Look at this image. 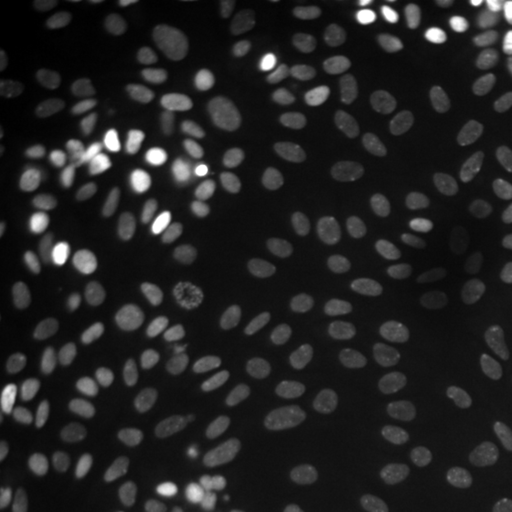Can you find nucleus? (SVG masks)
<instances>
[{
  "mask_svg": "<svg viewBox=\"0 0 512 512\" xmlns=\"http://www.w3.org/2000/svg\"><path fill=\"white\" fill-rule=\"evenodd\" d=\"M382 95L403 128L432 152H451L470 133L472 107L465 88L420 62H394L382 76Z\"/></svg>",
  "mask_w": 512,
  "mask_h": 512,
  "instance_id": "obj_1",
  "label": "nucleus"
},
{
  "mask_svg": "<svg viewBox=\"0 0 512 512\" xmlns=\"http://www.w3.org/2000/svg\"><path fill=\"white\" fill-rule=\"evenodd\" d=\"M403 264L422 278H467L482 268V254L470 240L448 233H422L401 249Z\"/></svg>",
  "mask_w": 512,
  "mask_h": 512,
  "instance_id": "obj_2",
  "label": "nucleus"
},
{
  "mask_svg": "<svg viewBox=\"0 0 512 512\" xmlns=\"http://www.w3.org/2000/svg\"><path fill=\"white\" fill-rule=\"evenodd\" d=\"M166 373L176 413L190 420L214 408V373L200 351L174 349L166 356Z\"/></svg>",
  "mask_w": 512,
  "mask_h": 512,
  "instance_id": "obj_3",
  "label": "nucleus"
},
{
  "mask_svg": "<svg viewBox=\"0 0 512 512\" xmlns=\"http://www.w3.org/2000/svg\"><path fill=\"white\" fill-rule=\"evenodd\" d=\"M162 268V254L152 247H121L105 254L91 268V287L100 294H117L150 280Z\"/></svg>",
  "mask_w": 512,
  "mask_h": 512,
  "instance_id": "obj_4",
  "label": "nucleus"
},
{
  "mask_svg": "<svg viewBox=\"0 0 512 512\" xmlns=\"http://www.w3.org/2000/svg\"><path fill=\"white\" fill-rule=\"evenodd\" d=\"M316 226L330 247L356 259H370L387 242V235L377 223L354 211H320Z\"/></svg>",
  "mask_w": 512,
  "mask_h": 512,
  "instance_id": "obj_5",
  "label": "nucleus"
},
{
  "mask_svg": "<svg viewBox=\"0 0 512 512\" xmlns=\"http://www.w3.org/2000/svg\"><path fill=\"white\" fill-rule=\"evenodd\" d=\"M102 456V432L91 422H72L57 434L50 448V470L57 477L91 475Z\"/></svg>",
  "mask_w": 512,
  "mask_h": 512,
  "instance_id": "obj_6",
  "label": "nucleus"
},
{
  "mask_svg": "<svg viewBox=\"0 0 512 512\" xmlns=\"http://www.w3.org/2000/svg\"><path fill=\"white\" fill-rule=\"evenodd\" d=\"M328 460L342 482H361L377 465V444L373 434L361 425L342 422L328 434Z\"/></svg>",
  "mask_w": 512,
  "mask_h": 512,
  "instance_id": "obj_7",
  "label": "nucleus"
},
{
  "mask_svg": "<svg viewBox=\"0 0 512 512\" xmlns=\"http://www.w3.org/2000/svg\"><path fill=\"white\" fill-rule=\"evenodd\" d=\"M91 195L98 207L121 223L143 221L152 209V192L145 181L131 176L98 174L91 183Z\"/></svg>",
  "mask_w": 512,
  "mask_h": 512,
  "instance_id": "obj_8",
  "label": "nucleus"
},
{
  "mask_svg": "<svg viewBox=\"0 0 512 512\" xmlns=\"http://www.w3.org/2000/svg\"><path fill=\"white\" fill-rule=\"evenodd\" d=\"M261 62H264L266 74L285 88H304L318 72L313 50L306 46L302 38L292 34L273 36L266 43Z\"/></svg>",
  "mask_w": 512,
  "mask_h": 512,
  "instance_id": "obj_9",
  "label": "nucleus"
},
{
  "mask_svg": "<svg viewBox=\"0 0 512 512\" xmlns=\"http://www.w3.org/2000/svg\"><path fill=\"white\" fill-rule=\"evenodd\" d=\"M60 226V214L48 204L5 200L0 204V235L15 245H36L48 240Z\"/></svg>",
  "mask_w": 512,
  "mask_h": 512,
  "instance_id": "obj_10",
  "label": "nucleus"
},
{
  "mask_svg": "<svg viewBox=\"0 0 512 512\" xmlns=\"http://www.w3.org/2000/svg\"><path fill=\"white\" fill-rule=\"evenodd\" d=\"M178 228L188 240L221 242L238 235V223L223 197H195L178 214Z\"/></svg>",
  "mask_w": 512,
  "mask_h": 512,
  "instance_id": "obj_11",
  "label": "nucleus"
},
{
  "mask_svg": "<svg viewBox=\"0 0 512 512\" xmlns=\"http://www.w3.org/2000/svg\"><path fill=\"white\" fill-rule=\"evenodd\" d=\"M278 401L264 384H247L223 406V430L228 437H247L278 418Z\"/></svg>",
  "mask_w": 512,
  "mask_h": 512,
  "instance_id": "obj_12",
  "label": "nucleus"
},
{
  "mask_svg": "<svg viewBox=\"0 0 512 512\" xmlns=\"http://www.w3.org/2000/svg\"><path fill=\"white\" fill-rule=\"evenodd\" d=\"M361 344V332L351 325H325L320 330V347L316 356L318 382L328 384V387L344 382Z\"/></svg>",
  "mask_w": 512,
  "mask_h": 512,
  "instance_id": "obj_13",
  "label": "nucleus"
},
{
  "mask_svg": "<svg viewBox=\"0 0 512 512\" xmlns=\"http://www.w3.org/2000/svg\"><path fill=\"white\" fill-rule=\"evenodd\" d=\"M430 425L434 439H437L439 448L446 456H465L472 444H475V415L470 413V408H465L463 403L453 399V396H444V399L437 401Z\"/></svg>",
  "mask_w": 512,
  "mask_h": 512,
  "instance_id": "obj_14",
  "label": "nucleus"
},
{
  "mask_svg": "<svg viewBox=\"0 0 512 512\" xmlns=\"http://www.w3.org/2000/svg\"><path fill=\"white\" fill-rule=\"evenodd\" d=\"M354 188L368 204L380 209H406L418 200V178L406 171H363Z\"/></svg>",
  "mask_w": 512,
  "mask_h": 512,
  "instance_id": "obj_15",
  "label": "nucleus"
},
{
  "mask_svg": "<svg viewBox=\"0 0 512 512\" xmlns=\"http://www.w3.org/2000/svg\"><path fill=\"white\" fill-rule=\"evenodd\" d=\"M178 50V36L169 29H150L126 41L117 53L121 72H150L164 67Z\"/></svg>",
  "mask_w": 512,
  "mask_h": 512,
  "instance_id": "obj_16",
  "label": "nucleus"
},
{
  "mask_svg": "<svg viewBox=\"0 0 512 512\" xmlns=\"http://www.w3.org/2000/svg\"><path fill=\"white\" fill-rule=\"evenodd\" d=\"M366 401L380 413H403L418 401V384L399 368H382L368 377Z\"/></svg>",
  "mask_w": 512,
  "mask_h": 512,
  "instance_id": "obj_17",
  "label": "nucleus"
},
{
  "mask_svg": "<svg viewBox=\"0 0 512 512\" xmlns=\"http://www.w3.org/2000/svg\"><path fill=\"white\" fill-rule=\"evenodd\" d=\"M401 313L403 325L415 339L432 335L434 323H437V287L430 278L415 275L403 283Z\"/></svg>",
  "mask_w": 512,
  "mask_h": 512,
  "instance_id": "obj_18",
  "label": "nucleus"
},
{
  "mask_svg": "<svg viewBox=\"0 0 512 512\" xmlns=\"http://www.w3.org/2000/svg\"><path fill=\"white\" fill-rule=\"evenodd\" d=\"M261 363L273 377L297 380L302 375V358L297 351L294 330L287 323H275L261 339Z\"/></svg>",
  "mask_w": 512,
  "mask_h": 512,
  "instance_id": "obj_19",
  "label": "nucleus"
},
{
  "mask_svg": "<svg viewBox=\"0 0 512 512\" xmlns=\"http://www.w3.org/2000/svg\"><path fill=\"white\" fill-rule=\"evenodd\" d=\"M453 323L463 335L482 339L494 347H505L512 342L510 325L482 302H460L453 311Z\"/></svg>",
  "mask_w": 512,
  "mask_h": 512,
  "instance_id": "obj_20",
  "label": "nucleus"
},
{
  "mask_svg": "<svg viewBox=\"0 0 512 512\" xmlns=\"http://www.w3.org/2000/svg\"><path fill=\"white\" fill-rule=\"evenodd\" d=\"M344 150L358 162H377L394 152V140L384 131L380 121L361 117L354 119L344 131Z\"/></svg>",
  "mask_w": 512,
  "mask_h": 512,
  "instance_id": "obj_21",
  "label": "nucleus"
},
{
  "mask_svg": "<svg viewBox=\"0 0 512 512\" xmlns=\"http://www.w3.org/2000/svg\"><path fill=\"white\" fill-rule=\"evenodd\" d=\"M242 479V463L238 458L226 456L209 463L204 470L192 479L190 494L197 503H209L216 498L230 494Z\"/></svg>",
  "mask_w": 512,
  "mask_h": 512,
  "instance_id": "obj_22",
  "label": "nucleus"
},
{
  "mask_svg": "<svg viewBox=\"0 0 512 512\" xmlns=\"http://www.w3.org/2000/svg\"><path fill=\"white\" fill-rule=\"evenodd\" d=\"M242 264V252L235 247H216L209 252L197 254L195 259H190L181 271H178V283L188 287H200L207 285L211 280L221 278L233 271L235 266Z\"/></svg>",
  "mask_w": 512,
  "mask_h": 512,
  "instance_id": "obj_23",
  "label": "nucleus"
},
{
  "mask_svg": "<svg viewBox=\"0 0 512 512\" xmlns=\"http://www.w3.org/2000/svg\"><path fill=\"white\" fill-rule=\"evenodd\" d=\"M460 368L467 380H470L479 392L489 394V396H501L508 392L510 387V377L508 370H505L501 363L496 361L494 356H489L482 349H463L458 356Z\"/></svg>",
  "mask_w": 512,
  "mask_h": 512,
  "instance_id": "obj_24",
  "label": "nucleus"
},
{
  "mask_svg": "<svg viewBox=\"0 0 512 512\" xmlns=\"http://www.w3.org/2000/svg\"><path fill=\"white\" fill-rule=\"evenodd\" d=\"M242 294H245V287L240 283H228L223 285L219 292L209 294L202 304V320L204 328H207L209 337L219 339L226 337L230 328H233L235 318H238Z\"/></svg>",
  "mask_w": 512,
  "mask_h": 512,
  "instance_id": "obj_25",
  "label": "nucleus"
},
{
  "mask_svg": "<svg viewBox=\"0 0 512 512\" xmlns=\"http://www.w3.org/2000/svg\"><path fill=\"white\" fill-rule=\"evenodd\" d=\"M185 441H188V418L181 413L166 415L152 434V456L162 470H174L181 463Z\"/></svg>",
  "mask_w": 512,
  "mask_h": 512,
  "instance_id": "obj_26",
  "label": "nucleus"
},
{
  "mask_svg": "<svg viewBox=\"0 0 512 512\" xmlns=\"http://www.w3.org/2000/svg\"><path fill=\"white\" fill-rule=\"evenodd\" d=\"M124 399L140 418H155L164 411L166 387L152 375H133L124 387Z\"/></svg>",
  "mask_w": 512,
  "mask_h": 512,
  "instance_id": "obj_27",
  "label": "nucleus"
},
{
  "mask_svg": "<svg viewBox=\"0 0 512 512\" xmlns=\"http://www.w3.org/2000/svg\"><path fill=\"white\" fill-rule=\"evenodd\" d=\"M145 12L140 0H91L83 5V17L98 29H119Z\"/></svg>",
  "mask_w": 512,
  "mask_h": 512,
  "instance_id": "obj_28",
  "label": "nucleus"
},
{
  "mask_svg": "<svg viewBox=\"0 0 512 512\" xmlns=\"http://www.w3.org/2000/svg\"><path fill=\"white\" fill-rule=\"evenodd\" d=\"M83 512H143V501L133 489L117 484L95 486L81 501Z\"/></svg>",
  "mask_w": 512,
  "mask_h": 512,
  "instance_id": "obj_29",
  "label": "nucleus"
},
{
  "mask_svg": "<svg viewBox=\"0 0 512 512\" xmlns=\"http://www.w3.org/2000/svg\"><path fill=\"white\" fill-rule=\"evenodd\" d=\"M254 373H256V358L252 356L230 358L226 366L214 375V408L226 406L235 394L242 392L247 384H252Z\"/></svg>",
  "mask_w": 512,
  "mask_h": 512,
  "instance_id": "obj_30",
  "label": "nucleus"
},
{
  "mask_svg": "<svg viewBox=\"0 0 512 512\" xmlns=\"http://www.w3.org/2000/svg\"><path fill=\"white\" fill-rule=\"evenodd\" d=\"M114 370L107 363H86L64 377V389L76 396H102L112 389Z\"/></svg>",
  "mask_w": 512,
  "mask_h": 512,
  "instance_id": "obj_31",
  "label": "nucleus"
},
{
  "mask_svg": "<svg viewBox=\"0 0 512 512\" xmlns=\"http://www.w3.org/2000/svg\"><path fill=\"white\" fill-rule=\"evenodd\" d=\"M299 472L297 470H283L280 477L275 479L268 498L261 512H297L299 501Z\"/></svg>",
  "mask_w": 512,
  "mask_h": 512,
  "instance_id": "obj_32",
  "label": "nucleus"
},
{
  "mask_svg": "<svg viewBox=\"0 0 512 512\" xmlns=\"http://www.w3.org/2000/svg\"><path fill=\"white\" fill-rule=\"evenodd\" d=\"M486 209L494 223L512 228V174L498 176L486 195Z\"/></svg>",
  "mask_w": 512,
  "mask_h": 512,
  "instance_id": "obj_33",
  "label": "nucleus"
},
{
  "mask_svg": "<svg viewBox=\"0 0 512 512\" xmlns=\"http://www.w3.org/2000/svg\"><path fill=\"white\" fill-rule=\"evenodd\" d=\"M486 486H489L491 496L498 498L501 503L512 501V453L510 456H505L501 463L491 470Z\"/></svg>",
  "mask_w": 512,
  "mask_h": 512,
  "instance_id": "obj_34",
  "label": "nucleus"
},
{
  "mask_svg": "<svg viewBox=\"0 0 512 512\" xmlns=\"http://www.w3.org/2000/svg\"><path fill=\"white\" fill-rule=\"evenodd\" d=\"M19 143L15 131L10 126L0 128V176L8 178L17 169Z\"/></svg>",
  "mask_w": 512,
  "mask_h": 512,
  "instance_id": "obj_35",
  "label": "nucleus"
},
{
  "mask_svg": "<svg viewBox=\"0 0 512 512\" xmlns=\"http://www.w3.org/2000/svg\"><path fill=\"white\" fill-rule=\"evenodd\" d=\"M489 434L498 441L512 439V411H498L494 418L489 420Z\"/></svg>",
  "mask_w": 512,
  "mask_h": 512,
  "instance_id": "obj_36",
  "label": "nucleus"
},
{
  "mask_svg": "<svg viewBox=\"0 0 512 512\" xmlns=\"http://www.w3.org/2000/svg\"><path fill=\"white\" fill-rule=\"evenodd\" d=\"M342 0H299L297 3V12L302 17H316L323 15L328 10H337L342 8Z\"/></svg>",
  "mask_w": 512,
  "mask_h": 512,
  "instance_id": "obj_37",
  "label": "nucleus"
},
{
  "mask_svg": "<svg viewBox=\"0 0 512 512\" xmlns=\"http://www.w3.org/2000/svg\"><path fill=\"white\" fill-rule=\"evenodd\" d=\"M363 512H394V505L389 498H373V501L366 503Z\"/></svg>",
  "mask_w": 512,
  "mask_h": 512,
  "instance_id": "obj_38",
  "label": "nucleus"
},
{
  "mask_svg": "<svg viewBox=\"0 0 512 512\" xmlns=\"http://www.w3.org/2000/svg\"><path fill=\"white\" fill-rule=\"evenodd\" d=\"M479 512H512V508L501 501H494V503H484L482 508H479Z\"/></svg>",
  "mask_w": 512,
  "mask_h": 512,
  "instance_id": "obj_39",
  "label": "nucleus"
},
{
  "mask_svg": "<svg viewBox=\"0 0 512 512\" xmlns=\"http://www.w3.org/2000/svg\"><path fill=\"white\" fill-rule=\"evenodd\" d=\"M254 0H226L223 3V8H230V10H242V8H254Z\"/></svg>",
  "mask_w": 512,
  "mask_h": 512,
  "instance_id": "obj_40",
  "label": "nucleus"
},
{
  "mask_svg": "<svg viewBox=\"0 0 512 512\" xmlns=\"http://www.w3.org/2000/svg\"><path fill=\"white\" fill-rule=\"evenodd\" d=\"M0 332H3V335H0V342H8V328H5V323H3V330H0Z\"/></svg>",
  "mask_w": 512,
  "mask_h": 512,
  "instance_id": "obj_41",
  "label": "nucleus"
},
{
  "mask_svg": "<svg viewBox=\"0 0 512 512\" xmlns=\"http://www.w3.org/2000/svg\"><path fill=\"white\" fill-rule=\"evenodd\" d=\"M8 375H10V368L3 366V387H5V382H8Z\"/></svg>",
  "mask_w": 512,
  "mask_h": 512,
  "instance_id": "obj_42",
  "label": "nucleus"
}]
</instances>
